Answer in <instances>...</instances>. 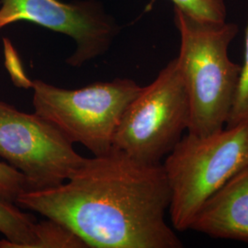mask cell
<instances>
[{
    "label": "cell",
    "instance_id": "obj_1",
    "mask_svg": "<svg viewBox=\"0 0 248 248\" xmlns=\"http://www.w3.org/2000/svg\"><path fill=\"white\" fill-rule=\"evenodd\" d=\"M170 201L161 163L113 147L85 158L62 184L21 193L16 205L62 222L88 248H183L166 221Z\"/></svg>",
    "mask_w": 248,
    "mask_h": 248
},
{
    "label": "cell",
    "instance_id": "obj_2",
    "mask_svg": "<svg viewBox=\"0 0 248 248\" xmlns=\"http://www.w3.org/2000/svg\"><path fill=\"white\" fill-rule=\"evenodd\" d=\"M180 36L177 67L190 105L187 133L205 136L222 130L238 85L241 65L229 57L239 28L233 22L194 18L174 7Z\"/></svg>",
    "mask_w": 248,
    "mask_h": 248
},
{
    "label": "cell",
    "instance_id": "obj_3",
    "mask_svg": "<svg viewBox=\"0 0 248 248\" xmlns=\"http://www.w3.org/2000/svg\"><path fill=\"white\" fill-rule=\"evenodd\" d=\"M163 165L175 230H188L202 204L231 177L248 166V122L200 136L187 133Z\"/></svg>",
    "mask_w": 248,
    "mask_h": 248
},
{
    "label": "cell",
    "instance_id": "obj_4",
    "mask_svg": "<svg viewBox=\"0 0 248 248\" xmlns=\"http://www.w3.org/2000/svg\"><path fill=\"white\" fill-rule=\"evenodd\" d=\"M31 89L36 114L53 124L70 142L101 155L113 148L121 119L142 87L129 78H116L78 89L34 80Z\"/></svg>",
    "mask_w": 248,
    "mask_h": 248
},
{
    "label": "cell",
    "instance_id": "obj_5",
    "mask_svg": "<svg viewBox=\"0 0 248 248\" xmlns=\"http://www.w3.org/2000/svg\"><path fill=\"white\" fill-rule=\"evenodd\" d=\"M190 105L177 58L127 107L113 147L144 163H161L187 132Z\"/></svg>",
    "mask_w": 248,
    "mask_h": 248
},
{
    "label": "cell",
    "instance_id": "obj_6",
    "mask_svg": "<svg viewBox=\"0 0 248 248\" xmlns=\"http://www.w3.org/2000/svg\"><path fill=\"white\" fill-rule=\"evenodd\" d=\"M0 156L18 169L30 190L58 186L83 163L70 142L41 116L0 101Z\"/></svg>",
    "mask_w": 248,
    "mask_h": 248
},
{
    "label": "cell",
    "instance_id": "obj_7",
    "mask_svg": "<svg viewBox=\"0 0 248 248\" xmlns=\"http://www.w3.org/2000/svg\"><path fill=\"white\" fill-rule=\"evenodd\" d=\"M20 21L71 37L76 50L66 62L73 67L106 53L121 31L98 0H1L0 30Z\"/></svg>",
    "mask_w": 248,
    "mask_h": 248
},
{
    "label": "cell",
    "instance_id": "obj_8",
    "mask_svg": "<svg viewBox=\"0 0 248 248\" xmlns=\"http://www.w3.org/2000/svg\"><path fill=\"white\" fill-rule=\"evenodd\" d=\"M188 230L248 243V166L202 204Z\"/></svg>",
    "mask_w": 248,
    "mask_h": 248
},
{
    "label": "cell",
    "instance_id": "obj_9",
    "mask_svg": "<svg viewBox=\"0 0 248 248\" xmlns=\"http://www.w3.org/2000/svg\"><path fill=\"white\" fill-rule=\"evenodd\" d=\"M35 217L15 203L0 199V248H31L35 238Z\"/></svg>",
    "mask_w": 248,
    "mask_h": 248
},
{
    "label": "cell",
    "instance_id": "obj_10",
    "mask_svg": "<svg viewBox=\"0 0 248 248\" xmlns=\"http://www.w3.org/2000/svg\"><path fill=\"white\" fill-rule=\"evenodd\" d=\"M87 244L63 223L51 218L36 222L31 248H87Z\"/></svg>",
    "mask_w": 248,
    "mask_h": 248
},
{
    "label": "cell",
    "instance_id": "obj_11",
    "mask_svg": "<svg viewBox=\"0 0 248 248\" xmlns=\"http://www.w3.org/2000/svg\"><path fill=\"white\" fill-rule=\"evenodd\" d=\"M248 122V21L245 35V58L241 66L238 85L225 127Z\"/></svg>",
    "mask_w": 248,
    "mask_h": 248
},
{
    "label": "cell",
    "instance_id": "obj_12",
    "mask_svg": "<svg viewBox=\"0 0 248 248\" xmlns=\"http://www.w3.org/2000/svg\"><path fill=\"white\" fill-rule=\"evenodd\" d=\"M175 7L199 19L214 22L227 20L226 0H171Z\"/></svg>",
    "mask_w": 248,
    "mask_h": 248
},
{
    "label": "cell",
    "instance_id": "obj_13",
    "mask_svg": "<svg viewBox=\"0 0 248 248\" xmlns=\"http://www.w3.org/2000/svg\"><path fill=\"white\" fill-rule=\"evenodd\" d=\"M30 190L25 176L9 164L0 162V199L16 204L18 196Z\"/></svg>",
    "mask_w": 248,
    "mask_h": 248
},
{
    "label": "cell",
    "instance_id": "obj_14",
    "mask_svg": "<svg viewBox=\"0 0 248 248\" xmlns=\"http://www.w3.org/2000/svg\"><path fill=\"white\" fill-rule=\"evenodd\" d=\"M5 53H6V65L9 70L13 83L19 88L30 89L31 88L32 81L29 79L24 74L22 66L18 60V55L13 49L12 45L5 40Z\"/></svg>",
    "mask_w": 248,
    "mask_h": 248
}]
</instances>
